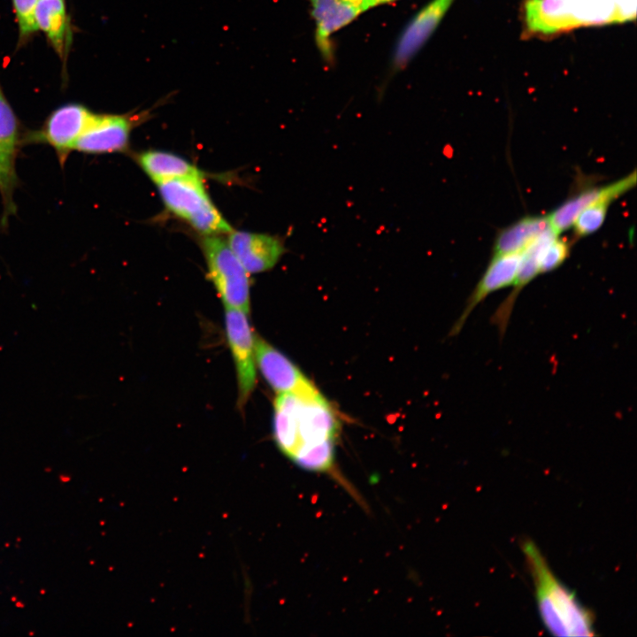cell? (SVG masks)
<instances>
[{
	"instance_id": "6da1fadb",
	"label": "cell",
	"mask_w": 637,
	"mask_h": 637,
	"mask_svg": "<svg viewBox=\"0 0 637 637\" xmlns=\"http://www.w3.org/2000/svg\"><path fill=\"white\" fill-rule=\"evenodd\" d=\"M272 428L277 447L297 467L328 475L361 506L365 505L357 491L337 468L335 445L339 422L332 406L315 386L277 394Z\"/></svg>"
},
{
	"instance_id": "7a4b0ae2",
	"label": "cell",
	"mask_w": 637,
	"mask_h": 637,
	"mask_svg": "<svg viewBox=\"0 0 637 637\" xmlns=\"http://www.w3.org/2000/svg\"><path fill=\"white\" fill-rule=\"evenodd\" d=\"M531 573L538 610L548 631L556 636H593L594 618L551 571L536 544L526 540L521 545Z\"/></svg>"
},
{
	"instance_id": "3957f363",
	"label": "cell",
	"mask_w": 637,
	"mask_h": 637,
	"mask_svg": "<svg viewBox=\"0 0 637 637\" xmlns=\"http://www.w3.org/2000/svg\"><path fill=\"white\" fill-rule=\"evenodd\" d=\"M166 208L198 232L229 234L231 226L210 199L201 178H182L157 183Z\"/></svg>"
},
{
	"instance_id": "277c9868",
	"label": "cell",
	"mask_w": 637,
	"mask_h": 637,
	"mask_svg": "<svg viewBox=\"0 0 637 637\" xmlns=\"http://www.w3.org/2000/svg\"><path fill=\"white\" fill-rule=\"evenodd\" d=\"M209 277L226 308L249 313L250 288L249 272L218 234L206 235L202 241Z\"/></svg>"
},
{
	"instance_id": "5b68a950",
	"label": "cell",
	"mask_w": 637,
	"mask_h": 637,
	"mask_svg": "<svg viewBox=\"0 0 637 637\" xmlns=\"http://www.w3.org/2000/svg\"><path fill=\"white\" fill-rule=\"evenodd\" d=\"M225 329L237 380L238 406L242 408L252 394L257 381L255 341L248 312L226 308Z\"/></svg>"
},
{
	"instance_id": "8992f818",
	"label": "cell",
	"mask_w": 637,
	"mask_h": 637,
	"mask_svg": "<svg viewBox=\"0 0 637 637\" xmlns=\"http://www.w3.org/2000/svg\"><path fill=\"white\" fill-rule=\"evenodd\" d=\"M454 0H432L410 21L400 35L393 56L395 69L403 68L439 26Z\"/></svg>"
},
{
	"instance_id": "52a82bcc",
	"label": "cell",
	"mask_w": 637,
	"mask_h": 637,
	"mask_svg": "<svg viewBox=\"0 0 637 637\" xmlns=\"http://www.w3.org/2000/svg\"><path fill=\"white\" fill-rule=\"evenodd\" d=\"M255 358L257 367L277 394L314 387L292 361L261 338L255 341Z\"/></svg>"
},
{
	"instance_id": "ba28073f",
	"label": "cell",
	"mask_w": 637,
	"mask_h": 637,
	"mask_svg": "<svg viewBox=\"0 0 637 637\" xmlns=\"http://www.w3.org/2000/svg\"><path fill=\"white\" fill-rule=\"evenodd\" d=\"M635 184L636 172L633 171L628 175L612 183L581 190L566 199L547 215L550 226L558 235L572 226L576 217L583 209L598 201H614L631 190Z\"/></svg>"
},
{
	"instance_id": "9c48e42d",
	"label": "cell",
	"mask_w": 637,
	"mask_h": 637,
	"mask_svg": "<svg viewBox=\"0 0 637 637\" xmlns=\"http://www.w3.org/2000/svg\"><path fill=\"white\" fill-rule=\"evenodd\" d=\"M131 127L125 115L94 113L73 150L93 154L121 150L128 143Z\"/></svg>"
},
{
	"instance_id": "30bf717a",
	"label": "cell",
	"mask_w": 637,
	"mask_h": 637,
	"mask_svg": "<svg viewBox=\"0 0 637 637\" xmlns=\"http://www.w3.org/2000/svg\"><path fill=\"white\" fill-rule=\"evenodd\" d=\"M226 242L249 273L272 269L284 252L282 242L266 234L233 230Z\"/></svg>"
},
{
	"instance_id": "8fae6325",
	"label": "cell",
	"mask_w": 637,
	"mask_h": 637,
	"mask_svg": "<svg viewBox=\"0 0 637 637\" xmlns=\"http://www.w3.org/2000/svg\"><path fill=\"white\" fill-rule=\"evenodd\" d=\"M94 113L86 107L69 104L55 110L37 136L62 157L73 150L74 144L90 122Z\"/></svg>"
},
{
	"instance_id": "7c38bea8",
	"label": "cell",
	"mask_w": 637,
	"mask_h": 637,
	"mask_svg": "<svg viewBox=\"0 0 637 637\" xmlns=\"http://www.w3.org/2000/svg\"><path fill=\"white\" fill-rule=\"evenodd\" d=\"M522 258L521 252L493 255L487 269L470 295L451 334H457L472 311L490 294L513 284Z\"/></svg>"
},
{
	"instance_id": "4fadbf2b",
	"label": "cell",
	"mask_w": 637,
	"mask_h": 637,
	"mask_svg": "<svg viewBox=\"0 0 637 637\" xmlns=\"http://www.w3.org/2000/svg\"><path fill=\"white\" fill-rule=\"evenodd\" d=\"M557 236L550 226L535 237L522 251V258L512 284L513 289L491 318L492 323L497 327L501 336L506 331L518 294L540 274L539 260L542 250Z\"/></svg>"
},
{
	"instance_id": "5bb4252c",
	"label": "cell",
	"mask_w": 637,
	"mask_h": 637,
	"mask_svg": "<svg viewBox=\"0 0 637 637\" xmlns=\"http://www.w3.org/2000/svg\"><path fill=\"white\" fill-rule=\"evenodd\" d=\"M316 41L321 53L331 57L330 36L365 12L361 0H311Z\"/></svg>"
},
{
	"instance_id": "9a60e30c",
	"label": "cell",
	"mask_w": 637,
	"mask_h": 637,
	"mask_svg": "<svg viewBox=\"0 0 637 637\" xmlns=\"http://www.w3.org/2000/svg\"><path fill=\"white\" fill-rule=\"evenodd\" d=\"M524 21L530 35H552L578 27L570 0H525Z\"/></svg>"
},
{
	"instance_id": "2e32d148",
	"label": "cell",
	"mask_w": 637,
	"mask_h": 637,
	"mask_svg": "<svg viewBox=\"0 0 637 637\" xmlns=\"http://www.w3.org/2000/svg\"><path fill=\"white\" fill-rule=\"evenodd\" d=\"M18 143L17 119L0 88V171L3 179L2 195L12 198L16 180L15 156Z\"/></svg>"
},
{
	"instance_id": "e0dca14e",
	"label": "cell",
	"mask_w": 637,
	"mask_h": 637,
	"mask_svg": "<svg viewBox=\"0 0 637 637\" xmlns=\"http://www.w3.org/2000/svg\"><path fill=\"white\" fill-rule=\"evenodd\" d=\"M138 162L156 184L182 178H201L202 172L193 164L173 153L158 150L142 152Z\"/></svg>"
},
{
	"instance_id": "ac0fdd59",
	"label": "cell",
	"mask_w": 637,
	"mask_h": 637,
	"mask_svg": "<svg viewBox=\"0 0 637 637\" xmlns=\"http://www.w3.org/2000/svg\"><path fill=\"white\" fill-rule=\"evenodd\" d=\"M550 227L548 216H526L503 228L495 236L493 255L521 252Z\"/></svg>"
},
{
	"instance_id": "d6986e66",
	"label": "cell",
	"mask_w": 637,
	"mask_h": 637,
	"mask_svg": "<svg viewBox=\"0 0 637 637\" xmlns=\"http://www.w3.org/2000/svg\"><path fill=\"white\" fill-rule=\"evenodd\" d=\"M35 19L37 28L44 32L56 51L62 56L67 29L65 1L38 0Z\"/></svg>"
},
{
	"instance_id": "ffe728a7",
	"label": "cell",
	"mask_w": 637,
	"mask_h": 637,
	"mask_svg": "<svg viewBox=\"0 0 637 637\" xmlns=\"http://www.w3.org/2000/svg\"><path fill=\"white\" fill-rule=\"evenodd\" d=\"M578 27L619 22L613 0H570Z\"/></svg>"
},
{
	"instance_id": "44dd1931",
	"label": "cell",
	"mask_w": 637,
	"mask_h": 637,
	"mask_svg": "<svg viewBox=\"0 0 637 637\" xmlns=\"http://www.w3.org/2000/svg\"><path fill=\"white\" fill-rule=\"evenodd\" d=\"M611 202L602 200L583 209L572 224L574 235L580 238L596 232L602 226Z\"/></svg>"
},
{
	"instance_id": "7402d4cb",
	"label": "cell",
	"mask_w": 637,
	"mask_h": 637,
	"mask_svg": "<svg viewBox=\"0 0 637 637\" xmlns=\"http://www.w3.org/2000/svg\"><path fill=\"white\" fill-rule=\"evenodd\" d=\"M571 245L565 239L556 237L542 250L539 260L540 274L557 269L567 259Z\"/></svg>"
},
{
	"instance_id": "603a6c76",
	"label": "cell",
	"mask_w": 637,
	"mask_h": 637,
	"mask_svg": "<svg viewBox=\"0 0 637 637\" xmlns=\"http://www.w3.org/2000/svg\"><path fill=\"white\" fill-rule=\"evenodd\" d=\"M38 0H12L21 39L34 34L38 28L35 12Z\"/></svg>"
},
{
	"instance_id": "cb8c5ba5",
	"label": "cell",
	"mask_w": 637,
	"mask_h": 637,
	"mask_svg": "<svg viewBox=\"0 0 637 637\" xmlns=\"http://www.w3.org/2000/svg\"><path fill=\"white\" fill-rule=\"evenodd\" d=\"M617 8L619 22L635 19L636 0H613Z\"/></svg>"
},
{
	"instance_id": "d4e9b609",
	"label": "cell",
	"mask_w": 637,
	"mask_h": 637,
	"mask_svg": "<svg viewBox=\"0 0 637 637\" xmlns=\"http://www.w3.org/2000/svg\"><path fill=\"white\" fill-rule=\"evenodd\" d=\"M395 0H361L365 12L377 5L390 3Z\"/></svg>"
},
{
	"instance_id": "484cf974",
	"label": "cell",
	"mask_w": 637,
	"mask_h": 637,
	"mask_svg": "<svg viewBox=\"0 0 637 637\" xmlns=\"http://www.w3.org/2000/svg\"><path fill=\"white\" fill-rule=\"evenodd\" d=\"M1 184H2V174H1V172H0V186H1Z\"/></svg>"
}]
</instances>
